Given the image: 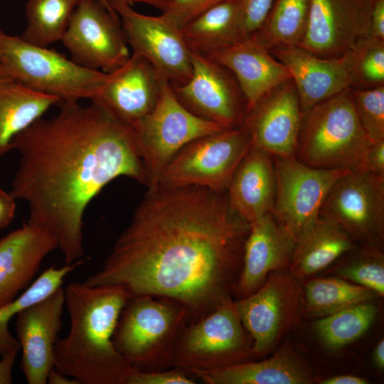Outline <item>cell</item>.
<instances>
[{
	"instance_id": "f1b7e54d",
	"label": "cell",
	"mask_w": 384,
	"mask_h": 384,
	"mask_svg": "<svg viewBox=\"0 0 384 384\" xmlns=\"http://www.w3.org/2000/svg\"><path fill=\"white\" fill-rule=\"evenodd\" d=\"M309 0H274L260 28L250 38L267 50L299 46L306 33Z\"/></svg>"
},
{
	"instance_id": "30bf717a",
	"label": "cell",
	"mask_w": 384,
	"mask_h": 384,
	"mask_svg": "<svg viewBox=\"0 0 384 384\" xmlns=\"http://www.w3.org/2000/svg\"><path fill=\"white\" fill-rule=\"evenodd\" d=\"M276 195L270 212L275 220L297 238L319 218L321 207L334 183L348 169L307 166L295 156H273Z\"/></svg>"
},
{
	"instance_id": "7402d4cb",
	"label": "cell",
	"mask_w": 384,
	"mask_h": 384,
	"mask_svg": "<svg viewBox=\"0 0 384 384\" xmlns=\"http://www.w3.org/2000/svg\"><path fill=\"white\" fill-rule=\"evenodd\" d=\"M55 249L54 238L28 221L0 240V307L30 286L44 259Z\"/></svg>"
},
{
	"instance_id": "2e32d148",
	"label": "cell",
	"mask_w": 384,
	"mask_h": 384,
	"mask_svg": "<svg viewBox=\"0 0 384 384\" xmlns=\"http://www.w3.org/2000/svg\"><path fill=\"white\" fill-rule=\"evenodd\" d=\"M373 0H309L308 24L299 46L323 58L340 57L370 36Z\"/></svg>"
},
{
	"instance_id": "5bb4252c",
	"label": "cell",
	"mask_w": 384,
	"mask_h": 384,
	"mask_svg": "<svg viewBox=\"0 0 384 384\" xmlns=\"http://www.w3.org/2000/svg\"><path fill=\"white\" fill-rule=\"evenodd\" d=\"M61 41L75 63L104 73L115 70L131 55L119 18L97 0H81Z\"/></svg>"
},
{
	"instance_id": "cb8c5ba5",
	"label": "cell",
	"mask_w": 384,
	"mask_h": 384,
	"mask_svg": "<svg viewBox=\"0 0 384 384\" xmlns=\"http://www.w3.org/2000/svg\"><path fill=\"white\" fill-rule=\"evenodd\" d=\"M226 193L231 210L248 223L270 213L276 195L273 156L252 144L236 168Z\"/></svg>"
},
{
	"instance_id": "3957f363",
	"label": "cell",
	"mask_w": 384,
	"mask_h": 384,
	"mask_svg": "<svg viewBox=\"0 0 384 384\" xmlns=\"http://www.w3.org/2000/svg\"><path fill=\"white\" fill-rule=\"evenodd\" d=\"M70 329L58 338L54 368L83 384H127L134 368L117 350L113 336L130 297L119 285L73 282L64 289Z\"/></svg>"
},
{
	"instance_id": "e0dca14e",
	"label": "cell",
	"mask_w": 384,
	"mask_h": 384,
	"mask_svg": "<svg viewBox=\"0 0 384 384\" xmlns=\"http://www.w3.org/2000/svg\"><path fill=\"white\" fill-rule=\"evenodd\" d=\"M163 78L146 59L132 53L122 65L106 73L90 101L114 119L133 127L154 107Z\"/></svg>"
},
{
	"instance_id": "7dc6e473",
	"label": "cell",
	"mask_w": 384,
	"mask_h": 384,
	"mask_svg": "<svg viewBox=\"0 0 384 384\" xmlns=\"http://www.w3.org/2000/svg\"><path fill=\"white\" fill-rule=\"evenodd\" d=\"M373 360L375 366L383 370L384 368V341H380L374 348Z\"/></svg>"
},
{
	"instance_id": "f35d334b",
	"label": "cell",
	"mask_w": 384,
	"mask_h": 384,
	"mask_svg": "<svg viewBox=\"0 0 384 384\" xmlns=\"http://www.w3.org/2000/svg\"><path fill=\"white\" fill-rule=\"evenodd\" d=\"M274 0H240L242 16V37L250 38L263 23Z\"/></svg>"
},
{
	"instance_id": "ac0fdd59",
	"label": "cell",
	"mask_w": 384,
	"mask_h": 384,
	"mask_svg": "<svg viewBox=\"0 0 384 384\" xmlns=\"http://www.w3.org/2000/svg\"><path fill=\"white\" fill-rule=\"evenodd\" d=\"M303 114L290 78L263 95L247 112L242 126L252 144L272 156H295Z\"/></svg>"
},
{
	"instance_id": "9a60e30c",
	"label": "cell",
	"mask_w": 384,
	"mask_h": 384,
	"mask_svg": "<svg viewBox=\"0 0 384 384\" xmlns=\"http://www.w3.org/2000/svg\"><path fill=\"white\" fill-rule=\"evenodd\" d=\"M112 8L132 53L146 59L172 85L188 80L192 73L191 50L180 28L161 14H142L124 4Z\"/></svg>"
},
{
	"instance_id": "ba28073f",
	"label": "cell",
	"mask_w": 384,
	"mask_h": 384,
	"mask_svg": "<svg viewBox=\"0 0 384 384\" xmlns=\"http://www.w3.org/2000/svg\"><path fill=\"white\" fill-rule=\"evenodd\" d=\"M252 339L242 324L233 299L189 322L176 345L171 368L191 375L255 359Z\"/></svg>"
},
{
	"instance_id": "e575fe53",
	"label": "cell",
	"mask_w": 384,
	"mask_h": 384,
	"mask_svg": "<svg viewBox=\"0 0 384 384\" xmlns=\"http://www.w3.org/2000/svg\"><path fill=\"white\" fill-rule=\"evenodd\" d=\"M358 256L339 269V276L383 297L384 295L383 255L374 245H368Z\"/></svg>"
},
{
	"instance_id": "ee69618b",
	"label": "cell",
	"mask_w": 384,
	"mask_h": 384,
	"mask_svg": "<svg viewBox=\"0 0 384 384\" xmlns=\"http://www.w3.org/2000/svg\"><path fill=\"white\" fill-rule=\"evenodd\" d=\"M321 384H366L368 380L353 375H339L321 380Z\"/></svg>"
},
{
	"instance_id": "836d02e7",
	"label": "cell",
	"mask_w": 384,
	"mask_h": 384,
	"mask_svg": "<svg viewBox=\"0 0 384 384\" xmlns=\"http://www.w3.org/2000/svg\"><path fill=\"white\" fill-rule=\"evenodd\" d=\"M355 88L384 85V40L368 36L348 51Z\"/></svg>"
},
{
	"instance_id": "7a4b0ae2",
	"label": "cell",
	"mask_w": 384,
	"mask_h": 384,
	"mask_svg": "<svg viewBox=\"0 0 384 384\" xmlns=\"http://www.w3.org/2000/svg\"><path fill=\"white\" fill-rule=\"evenodd\" d=\"M58 105L14 139L19 161L10 192L73 264L84 258L83 218L92 200L120 176L146 185V174L131 127L92 102Z\"/></svg>"
},
{
	"instance_id": "bcb514c9",
	"label": "cell",
	"mask_w": 384,
	"mask_h": 384,
	"mask_svg": "<svg viewBox=\"0 0 384 384\" xmlns=\"http://www.w3.org/2000/svg\"><path fill=\"white\" fill-rule=\"evenodd\" d=\"M47 383L49 384H79L75 379H70L68 376L60 373L53 368L47 378Z\"/></svg>"
},
{
	"instance_id": "ab89813d",
	"label": "cell",
	"mask_w": 384,
	"mask_h": 384,
	"mask_svg": "<svg viewBox=\"0 0 384 384\" xmlns=\"http://www.w3.org/2000/svg\"><path fill=\"white\" fill-rule=\"evenodd\" d=\"M354 171L368 172L384 177V140L370 144Z\"/></svg>"
},
{
	"instance_id": "7bdbcfd3",
	"label": "cell",
	"mask_w": 384,
	"mask_h": 384,
	"mask_svg": "<svg viewBox=\"0 0 384 384\" xmlns=\"http://www.w3.org/2000/svg\"><path fill=\"white\" fill-rule=\"evenodd\" d=\"M18 353L1 356L0 358V384L12 383V370Z\"/></svg>"
},
{
	"instance_id": "d590c367",
	"label": "cell",
	"mask_w": 384,
	"mask_h": 384,
	"mask_svg": "<svg viewBox=\"0 0 384 384\" xmlns=\"http://www.w3.org/2000/svg\"><path fill=\"white\" fill-rule=\"evenodd\" d=\"M361 125L371 143L384 140V85L351 90Z\"/></svg>"
},
{
	"instance_id": "44dd1931",
	"label": "cell",
	"mask_w": 384,
	"mask_h": 384,
	"mask_svg": "<svg viewBox=\"0 0 384 384\" xmlns=\"http://www.w3.org/2000/svg\"><path fill=\"white\" fill-rule=\"evenodd\" d=\"M295 243L296 238L275 220L271 213L250 223L233 297L239 299L249 296L271 273L289 268Z\"/></svg>"
},
{
	"instance_id": "8d00e7d4",
	"label": "cell",
	"mask_w": 384,
	"mask_h": 384,
	"mask_svg": "<svg viewBox=\"0 0 384 384\" xmlns=\"http://www.w3.org/2000/svg\"><path fill=\"white\" fill-rule=\"evenodd\" d=\"M225 0H170L161 15L181 28L201 12Z\"/></svg>"
},
{
	"instance_id": "83f0119b",
	"label": "cell",
	"mask_w": 384,
	"mask_h": 384,
	"mask_svg": "<svg viewBox=\"0 0 384 384\" xmlns=\"http://www.w3.org/2000/svg\"><path fill=\"white\" fill-rule=\"evenodd\" d=\"M60 101L11 79H0V157L14 139Z\"/></svg>"
},
{
	"instance_id": "6da1fadb",
	"label": "cell",
	"mask_w": 384,
	"mask_h": 384,
	"mask_svg": "<svg viewBox=\"0 0 384 384\" xmlns=\"http://www.w3.org/2000/svg\"><path fill=\"white\" fill-rule=\"evenodd\" d=\"M250 226L231 210L226 191L159 186L84 282L176 301L191 322L233 299Z\"/></svg>"
},
{
	"instance_id": "8992f818",
	"label": "cell",
	"mask_w": 384,
	"mask_h": 384,
	"mask_svg": "<svg viewBox=\"0 0 384 384\" xmlns=\"http://www.w3.org/2000/svg\"><path fill=\"white\" fill-rule=\"evenodd\" d=\"M351 90L303 114L295 157L320 169L356 170L371 142L358 118Z\"/></svg>"
},
{
	"instance_id": "b9f144b4",
	"label": "cell",
	"mask_w": 384,
	"mask_h": 384,
	"mask_svg": "<svg viewBox=\"0 0 384 384\" xmlns=\"http://www.w3.org/2000/svg\"><path fill=\"white\" fill-rule=\"evenodd\" d=\"M370 36L384 40V0H373Z\"/></svg>"
},
{
	"instance_id": "c3c4849f",
	"label": "cell",
	"mask_w": 384,
	"mask_h": 384,
	"mask_svg": "<svg viewBox=\"0 0 384 384\" xmlns=\"http://www.w3.org/2000/svg\"><path fill=\"white\" fill-rule=\"evenodd\" d=\"M99 1L103 6H105V8L114 16H118V14L116 13V11L113 9V8L111 6L110 3L107 1V0H97Z\"/></svg>"
},
{
	"instance_id": "f6af8a7d",
	"label": "cell",
	"mask_w": 384,
	"mask_h": 384,
	"mask_svg": "<svg viewBox=\"0 0 384 384\" xmlns=\"http://www.w3.org/2000/svg\"><path fill=\"white\" fill-rule=\"evenodd\" d=\"M107 1L112 7L115 4H124L131 6L134 4H145L163 11L166 8L170 0H107Z\"/></svg>"
},
{
	"instance_id": "681fc988",
	"label": "cell",
	"mask_w": 384,
	"mask_h": 384,
	"mask_svg": "<svg viewBox=\"0 0 384 384\" xmlns=\"http://www.w3.org/2000/svg\"><path fill=\"white\" fill-rule=\"evenodd\" d=\"M0 79H3V78H1V67H0Z\"/></svg>"
},
{
	"instance_id": "4fadbf2b",
	"label": "cell",
	"mask_w": 384,
	"mask_h": 384,
	"mask_svg": "<svg viewBox=\"0 0 384 384\" xmlns=\"http://www.w3.org/2000/svg\"><path fill=\"white\" fill-rule=\"evenodd\" d=\"M301 291L297 279L278 271L249 296L234 300L242 325L252 339L257 357L266 355L297 318Z\"/></svg>"
},
{
	"instance_id": "d4e9b609",
	"label": "cell",
	"mask_w": 384,
	"mask_h": 384,
	"mask_svg": "<svg viewBox=\"0 0 384 384\" xmlns=\"http://www.w3.org/2000/svg\"><path fill=\"white\" fill-rule=\"evenodd\" d=\"M192 376L207 384H309L314 381L313 371L287 346L267 359L195 372Z\"/></svg>"
},
{
	"instance_id": "4dcf8cb0",
	"label": "cell",
	"mask_w": 384,
	"mask_h": 384,
	"mask_svg": "<svg viewBox=\"0 0 384 384\" xmlns=\"http://www.w3.org/2000/svg\"><path fill=\"white\" fill-rule=\"evenodd\" d=\"M83 258L60 267H50L40 274L16 299L0 307V355L18 353L20 345L9 331L11 319L28 306L50 295L62 287L65 277L83 264Z\"/></svg>"
},
{
	"instance_id": "9c48e42d",
	"label": "cell",
	"mask_w": 384,
	"mask_h": 384,
	"mask_svg": "<svg viewBox=\"0 0 384 384\" xmlns=\"http://www.w3.org/2000/svg\"><path fill=\"white\" fill-rule=\"evenodd\" d=\"M252 144L251 135L244 126L197 138L170 161L159 186H196L226 191L236 168Z\"/></svg>"
},
{
	"instance_id": "60d3db41",
	"label": "cell",
	"mask_w": 384,
	"mask_h": 384,
	"mask_svg": "<svg viewBox=\"0 0 384 384\" xmlns=\"http://www.w3.org/2000/svg\"><path fill=\"white\" fill-rule=\"evenodd\" d=\"M16 200L10 191L0 188V230L6 228L14 218Z\"/></svg>"
},
{
	"instance_id": "4316f807",
	"label": "cell",
	"mask_w": 384,
	"mask_h": 384,
	"mask_svg": "<svg viewBox=\"0 0 384 384\" xmlns=\"http://www.w3.org/2000/svg\"><path fill=\"white\" fill-rule=\"evenodd\" d=\"M181 32L189 49L203 55L235 43L243 38L240 0H225L208 8Z\"/></svg>"
},
{
	"instance_id": "277c9868",
	"label": "cell",
	"mask_w": 384,
	"mask_h": 384,
	"mask_svg": "<svg viewBox=\"0 0 384 384\" xmlns=\"http://www.w3.org/2000/svg\"><path fill=\"white\" fill-rule=\"evenodd\" d=\"M189 322L188 310L176 301L150 295L130 297L120 314L113 343L137 369L169 368L178 340Z\"/></svg>"
},
{
	"instance_id": "f546056e",
	"label": "cell",
	"mask_w": 384,
	"mask_h": 384,
	"mask_svg": "<svg viewBox=\"0 0 384 384\" xmlns=\"http://www.w3.org/2000/svg\"><path fill=\"white\" fill-rule=\"evenodd\" d=\"M81 0H28L26 26L21 38L42 47L61 41Z\"/></svg>"
},
{
	"instance_id": "d6986e66",
	"label": "cell",
	"mask_w": 384,
	"mask_h": 384,
	"mask_svg": "<svg viewBox=\"0 0 384 384\" xmlns=\"http://www.w3.org/2000/svg\"><path fill=\"white\" fill-rule=\"evenodd\" d=\"M64 289H57L16 315V331L22 352L21 368L29 384H46L54 368V347L63 322Z\"/></svg>"
},
{
	"instance_id": "ffe728a7",
	"label": "cell",
	"mask_w": 384,
	"mask_h": 384,
	"mask_svg": "<svg viewBox=\"0 0 384 384\" xmlns=\"http://www.w3.org/2000/svg\"><path fill=\"white\" fill-rule=\"evenodd\" d=\"M270 52L289 72L303 114L316 105L356 87L348 52L335 58H320L300 46L279 48Z\"/></svg>"
},
{
	"instance_id": "484cf974",
	"label": "cell",
	"mask_w": 384,
	"mask_h": 384,
	"mask_svg": "<svg viewBox=\"0 0 384 384\" xmlns=\"http://www.w3.org/2000/svg\"><path fill=\"white\" fill-rule=\"evenodd\" d=\"M354 247V240L339 227L318 218L297 237L289 274L303 279L332 264Z\"/></svg>"
},
{
	"instance_id": "8fae6325",
	"label": "cell",
	"mask_w": 384,
	"mask_h": 384,
	"mask_svg": "<svg viewBox=\"0 0 384 384\" xmlns=\"http://www.w3.org/2000/svg\"><path fill=\"white\" fill-rule=\"evenodd\" d=\"M319 217L368 245L380 242L384 230V177L350 171L332 186Z\"/></svg>"
},
{
	"instance_id": "74e56055",
	"label": "cell",
	"mask_w": 384,
	"mask_h": 384,
	"mask_svg": "<svg viewBox=\"0 0 384 384\" xmlns=\"http://www.w3.org/2000/svg\"><path fill=\"white\" fill-rule=\"evenodd\" d=\"M195 378L178 368L142 370L133 368L127 384H195Z\"/></svg>"
},
{
	"instance_id": "1f68e13d",
	"label": "cell",
	"mask_w": 384,
	"mask_h": 384,
	"mask_svg": "<svg viewBox=\"0 0 384 384\" xmlns=\"http://www.w3.org/2000/svg\"><path fill=\"white\" fill-rule=\"evenodd\" d=\"M373 291L341 278L309 281L304 288V306L308 314L323 317L343 309L370 302Z\"/></svg>"
},
{
	"instance_id": "d6a6232c",
	"label": "cell",
	"mask_w": 384,
	"mask_h": 384,
	"mask_svg": "<svg viewBox=\"0 0 384 384\" xmlns=\"http://www.w3.org/2000/svg\"><path fill=\"white\" fill-rule=\"evenodd\" d=\"M377 307L369 302L356 304L326 316L314 324L315 331L324 346L337 349L361 337L373 323Z\"/></svg>"
},
{
	"instance_id": "52a82bcc",
	"label": "cell",
	"mask_w": 384,
	"mask_h": 384,
	"mask_svg": "<svg viewBox=\"0 0 384 384\" xmlns=\"http://www.w3.org/2000/svg\"><path fill=\"white\" fill-rule=\"evenodd\" d=\"M132 128L144 168L148 191L159 186L167 165L184 146L197 138L227 129L187 110L164 78L154 107Z\"/></svg>"
},
{
	"instance_id": "603a6c76",
	"label": "cell",
	"mask_w": 384,
	"mask_h": 384,
	"mask_svg": "<svg viewBox=\"0 0 384 384\" xmlns=\"http://www.w3.org/2000/svg\"><path fill=\"white\" fill-rule=\"evenodd\" d=\"M228 69L246 100L247 111L266 93L290 79L287 68L252 38L205 55Z\"/></svg>"
},
{
	"instance_id": "5b68a950",
	"label": "cell",
	"mask_w": 384,
	"mask_h": 384,
	"mask_svg": "<svg viewBox=\"0 0 384 384\" xmlns=\"http://www.w3.org/2000/svg\"><path fill=\"white\" fill-rule=\"evenodd\" d=\"M1 78L16 81L61 102L91 100L106 73L85 68L48 47L29 43L0 29Z\"/></svg>"
},
{
	"instance_id": "7c38bea8",
	"label": "cell",
	"mask_w": 384,
	"mask_h": 384,
	"mask_svg": "<svg viewBox=\"0 0 384 384\" xmlns=\"http://www.w3.org/2000/svg\"><path fill=\"white\" fill-rule=\"evenodd\" d=\"M192 73L172 85L178 101L194 114L227 129L242 127L247 102L233 74L206 55L191 50Z\"/></svg>"
}]
</instances>
